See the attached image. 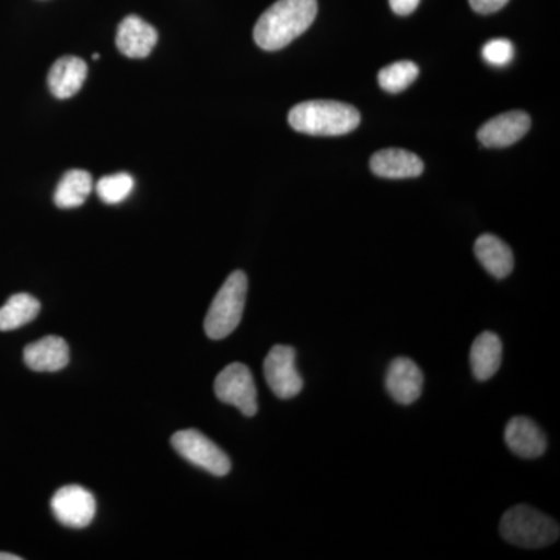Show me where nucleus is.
Here are the masks:
<instances>
[{
  "instance_id": "obj_5",
  "label": "nucleus",
  "mask_w": 560,
  "mask_h": 560,
  "mask_svg": "<svg viewBox=\"0 0 560 560\" xmlns=\"http://www.w3.org/2000/svg\"><path fill=\"white\" fill-rule=\"evenodd\" d=\"M172 445L184 459L215 477H226L231 471L230 456L198 430L178 431L173 434Z\"/></svg>"
},
{
  "instance_id": "obj_13",
  "label": "nucleus",
  "mask_w": 560,
  "mask_h": 560,
  "mask_svg": "<svg viewBox=\"0 0 560 560\" xmlns=\"http://www.w3.org/2000/svg\"><path fill=\"white\" fill-rule=\"evenodd\" d=\"M371 171L386 179L416 178L422 175L423 162L411 151L388 149L377 151L371 158Z\"/></svg>"
},
{
  "instance_id": "obj_12",
  "label": "nucleus",
  "mask_w": 560,
  "mask_h": 560,
  "mask_svg": "<svg viewBox=\"0 0 560 560\" xmlns=\"http://www.w3.org/2000/svg\"><path fill=\"white\" fill-rule=\"evenodd\" d=\"M504 441L514 455L525 459L539 458L547 451L544 431L529 418H512L504 430Z\"/></svg>"
},
{
  "instance_id": "obj_3",
  "label": "nucleus",
  "mask_w": 560,
  "mask_h": 560,
  "mask_svg": "<svg viewBox=\"0 0 560 560\" xmlns=\"http://www.w3.org/2000/svg\"><path fill=\"white\" fill-rule=\"evenodd\" d=\"M246 293L248 278L245 272L234 271L224 280L205 319L206 335L210 340H223L237 329L245 311Z\"/></svg>"
},
{
  "instance_id": "obj_20",
  "label": "nucleus",
  "mask_w": 560,
  "mask_h": 560,
  "mask_svg": "<svg viewBox=\"0 0 560 560\" xmlns=\"http://www.w3.org/2000/svg\"><path fill=\"white\" fill-rule=\"evenodd\" d=\"M419 75V68L412 61H397L386 66L378 72V84L386 92L397 94L407 90L410 84L415 83Z\"/></svg>"
},
{
  "instance_id": "obj_10",
  "label": "nucleus",
  "mask_w": 560,
  "mask_h": 560,
  "mask_svg": "<svg viewBox=\"0 0 560 560\" xmlns=\"http://www.w3.org/2000/svg\"><path fill=\"white\" fill-rule=\"evenodd\" d=\"M386 389L397 404L411 405L419 399L423 388V374L415 361L399 357L386 372Z\"/></svg>"
},
{
  "instance_id": "obj_18",
  "label": "nucleus",
  "mask_w": 560,
  "mask_h": 560,
  "mask_svg": "<svg viewBox=\"0 0 560 560\" xmlns=\"http://www.w3.org/2000/svg\"><path fill=\"white\" fill-rule=\"evenodd\" d=\"M40 304L28 293L13 294L0 308V331L24 327L39 315Z\"/></svg>"
},
{
  "instance_id": "obj_16",
  "label": "nucleus",
  "mask_w": 560,
  "mask_h": 560,
  "mask_svg": "<svg viewBox=\"0 0 560 560\" xmlns=\"http://www.w3.org/2000/svg\"><path fill=\"white\" fill-rule=\"evenodd\" d=\"M501 359H503V345L499 335L493 331H482L470 349V366L475 378L480 382L492 378L500 370Z\"/></svg>"
},
{
  "instance_id": "obj_4",
  "label": "nucleus",
  "mask_w": 560,
  "mask_h": 560,
  "mask_svg": "<svg viewBox=\"0 0 560 560\" xmlns=\"http://www.w3.org/2000/svg\"><path fill=\"white\" fill-rule=\"evenodd\" d=\"M500 534L521 548H544L559 539L558 523L526 504H517L503 515Z\"/></svg>"
},
{
  "instance_id": "obj_7",
  "label": "nucleus",
  "mask_w": 560,
  "mask_h": 560,
  "mask_svg": "<svg viewBox=\"0 0 560 560\" xmlns=\"http://www.w3.org/2000/svg\"><path fill=\"white\" fill-rule=\"evenodd\" d=\"M265 378L279 399H293L304 388L296 370V350L290 346H275L264 363Z\"/></svg>"
},
{
  "instance_id": "obj_26",
  "label": "nucleus",
  "mask_w": 560,
  "mask_h": 560,
  "mask_svg": "<svg viewBox=\"0 0 560 560\" xmlns=\"http://www.w3.org/2000/svg\"><path fill=\"white\" fill-rule=\"evenodd\" d=\"M92 60H95V61L101 60V55H98V54L92 55Z\"/></svg>"
},
{
  "instance_id": "obj_8",
  "label": "nucleus",
  "mask_w": 560,
  "mask_h": 560,
  "mask_svg": "<svg viewBox=\"0 0 560 560\" xmlns=\"http://www.w3.org/2000/svg\"><path fill=\"white\" fill-rule=\"evenodd\" d=\"M51 511L62 525L81 529L94 521L97 504L90 490L81 486H66L51 499Z\"/></svg>"
},
{
  "instance_id": "obj_24",
  "label": "nucleus",
  "mask_w": 560,
  "mask_h": 560,
  "mask_svg": "<svg viewBox=\"0 0 560 560\" xmlns=\"http://www.w3.org/2000/svg\"><path fill=\"white\" fill-rule=\"evenodd\" d=\"M420 0H389L390 9L399 16H408L418 9Z\"/></svg>"
},
{
  "instance_id": "obj_17",
  "label": "nucleus",
  "mask_w": 560,
  "mask_h": 560,
  "mask_svg": "<svg viewBox=\"0 0 560 560\" xmlns=\"http://www.w3.org/2000/svg\"><path fill=\"white\" fill-rule=\"evenodd\" d=\"M475 256L495 279H504L514 270V254L510 246L492 234H485L475 242Z\"/></svg>"
},
{
  "instance_id": "obj_21",
  "label": "nucleus",
  "mask_w": 560,
  "mask_h": 560,
  "mask_svg": "<svg viewBox=\"0 0 560 560\" xmlns=\"http://www.w3.org/2000/svg\"><path fill=\"white\" fill-rule=\"evenodd\" d=\"M135 189V179L128 173H116L98 180L97 194L106 205H119Z\"/></svg>"
},
{
  "instance_id": "obj_23",
  "label": "nucleus",
  "mask_w": 560,
  "mask_h": 560,
  "mask_svg": "<svg viewBox=\"0 0 560 560\" xmlns=\"http://www.w3.org/2000/svg\"><path fill=\"white\" fill-rule=\"evenodd\" d=\"M469 2L477 13L490 14L503 9L510 0H469Z\"/></svg>"
},
{
  "instance_id": "obj_9",
  "label": "nucleus",
  "mask_w": 560,
  "mask_h": 560,
  "mask_svg": "<svg viewBox=\"0 0 560 560\" xmlns=\"http://www.w3.org/2000/svg\"><path fill=\"white\" fill-rule=\"evenodd\" d=\"M530 119L523 110H511L493 117L478 130V140L488 149L514 145L529 131Z\"/></svg>"
},
{
  "instance_id": "obj_15",
  "label": "nucleus",
  "mask_w": 560,
  "mask_h": 560,
  "mask_svg": "<svg viewBox=\"0 0 560 560\" xmlns=\"http://www.w3.org/2000/svg\"><path fill=\"white\" fill-rule=\"evenodd\" d=\"M24 361L32 371H61L69 364V346L60 337H46L24 349Z\"/></svg>"
},
{
  "instance_id": "obj_6",
  "label": "nucleus",
  "mask_w": 560,
  "mask_h": 560,
  "mask_svg": "<svg viewBox=\"0 0 560 560\" xmlns=\"http://www.w3.org/2000/svg\"><path fill=\"white\" fill-rule=\"evenodd\" d=\"M213 389H215L219 400L238 408L248 418L256 416L259 410L256 383H254L253 374L246 364L232 363L224 368L217 375Z\"/></svg>"
},
{
  "instance_id": "obj_22",
  "label": "nucleus",
  "mask_w": 560,
  "mask_h": 560,
  "mask_svg": "<svg viewBox=\"0 0 560 560\" xmlns=\"http://www.w3.org/2000/svg\"><path fill=\"white\" fill-rule=\"evenodd\" d=\"M514 44L510 39H492L482 47V58L492 66H506L514 60Z\"/></svg>"
},
{
  "instance_id": "obj_1",
  "label": "nucleus",
  "mask_w": 560,
  "mask_h": 560,
  "mask_svg": "<svg viewBox=\"0 0 560 560\" xmlns=\"http://www.w3.org/2000/svg\"><path fill=\"white\" fill-rule=\"evenodd\" d=\"M316 14V0H278L257 21L254 40L267 51L283 49L311 28Z\"/></svg>"
},
{
  "instance_id": "obj_2",
  "label": "nucleus",
  "mask_w": 560,
  "mask_h": 560,
  "mask_svg": "<svg viewBox=\"0 0 560 560\" xmlns=\"http://www.w3.org/2000/svg\"><path fill=\"white\" fill-rule=\"evenodd\" d=\"M359 109L348 103L331 101L302 102L289 114L294 131L311 136H342L360 125Z\"/></svg>"
},
{
  "instance_id": "obj_25",
  "label": "nucleus",
  "mask_w": 560,
  "mask_h": 560,
  "mask_svg": "<svg viewBox=\"0 0 560 560\" xmlns=\"http://www.w3.org/2000/svg\"><path fill=\"white\" fill-rule=\"evenodd\" d=\"M20 556L10 555V552H0V560H21Z\"/></svg>"
},
{
  "instance_id": "obj_19",
  "label": "nucleus",
  "mask_w": 560,
  "mask_h": 560,
  "mask_svg": "<svg viewBox=\"0 0 560 560\" xmlns=\"http://www.w3.org/2000/svg\"><path fill=\"white\" fill-rule=\"evenodd\" d=\"M92 190L91 173L84 171H70L62 176L54 201L60 209L80 208L88 200Z\"/></svg>"
},
{
  "instance_id": "obj_14",
  "label": "nucleus",
  "mask_w": 560,
  "mask_h": 560,
  "mask_svg": "<svg viewBox=\"0 0 560 560\" xmlns=\"http://www.w3.org/2000/svg\"><path fill=\"white\" fill-rule=\"evenodd\" d=\"M88 77V65L79 57H62L50 68V92L60 101L73 97L83 88Z\"/></svg>"
},
{
  "instance_id": "obj_11",
  "label": "nucleus",
  "mask_w": 560,
  "mask_h": 560,
  "mask_svg": "<svg viewBox=\"0 0 560 560\" xmlns=\"http://www.w3.org/2000/svg\"><path fill=\"white\" fill-rule=\"evenodd\" d=\"M158 43V32L142 18L130 14L117 28V49L128 58H147Z\"/></svg>"
}]
</instances>
